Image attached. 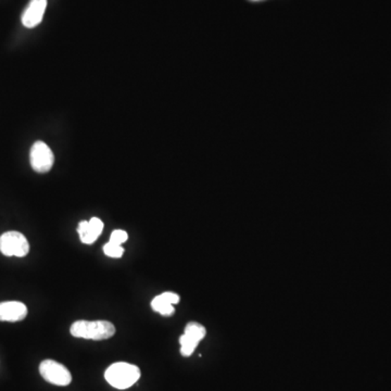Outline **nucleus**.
<instances>
[{
  "mask_svg": "<svg viewBox=\"0 0 391 391\" xmlns=\"http://www.w3.org/2000/svg\"><path fill=\"white\" fill-rule=\"evenodd\" d=\"M27 316L25 304L19 302H7L0 304V321L1 322H20Z\"/></svg>",
  "mask_w": 391,
  "mask_h": 391,
  "instance_id": "9",
  "label": "nucleus"
},
{
  "mask_svg": "<svg viewBox=\"0 0 391 391\" xmlns=\"http://www.w3.org/2000/svg\"><path fill=\"white\" fill-rule=\"evenodd\" d=\"M39 373L46 382L56 386H68L72 382L70 371L61 363L54 360L43 361L39 365Z\"/></svg>",
  "mask_w": 391,
  "mask_h": 391,
  "instance_id": "4",
  "label": "nucleus"
},
{
  "mask_svg": "<svg viewBox=\"0 0 391 391\" xmlns=\"http://www.w3.org/2000/svg\"><path fill=\"white\" fill-rule=\"evenodd\" d=\"M47 8V0H31L22 15V23L27 29H33L43 21Z\"/></svg>",
  "mask_w": 391,
  "mask_h": 391,
  "instance_id": "7",
  "label": "nucleus"
},
{
  "mask_svg": "<svg viewBox=\"0 0 391 391\" xmlns=\"http://www.w3.org/2000/svg\"><path fill=\"white\" fill-rule=\"evenodd\" d=\"M0 252L6 256H25L30 252V244L19 232H4L0 236Z\"/></svg>",
  "mask_w": 391,
  "mask_h": 391,
  "instance_id": "3",
  "label": "nucleus"
},
{
  "mask_svg": "<svg viewBox=\"0 0 391 391\" xmlns=\"http://www.w3.org/2000/svg\"><path fill=\"white\" fill-rule=\"evenodd\" d=\"M104 252L106 256H111V258H121L124 254V248L121 244L109 242L104 244Z\"/></svg>",
  "mask_w": 391,
  "mask_h": 391,
  "instance_id": "11",
  "label": "nucleus"
},
{
  "mask_svg": "<svg viewBox=\"0 0 391 391\" xmlns=\"http://www.w3.org/2000/svg\"><path fill=\"white\" fill-rule=\"evenodd\" d=\"M206 328L199 323L190 322L186 325L185 333L180 336V354L184 356H190L194 349L206 336Z\"/></svg>",
  "mask_w": 391,
  "mask_h": 391,
  "instance_id": "6",
  "label": "nucleus"
},
{
  "mask_svg": "<svg viewBox=\"0 0 391 391\" xmlns=\"http://www.w3.org/2000/svg\"><path fill=\"white\" fill-rule=\"evenodd\" d=\"M151 308L152 310L159 312L163 316H173L174 312H175L173 304H168L161 294L154 298L151 302Z\"/></svg>",
  "mask_w": 391,
  "mask_h": 391,
  "instance_id": "10",
  "label": "nucleus"
},
{
  "mask_svg": "<svg viewBox=\"0 0 391 391\" xmlns=\"http://www.w3.org/2000/svg\"><path fill=\"white\" fill-rule=\"evenodd\" d=\"M128 232L125 230H116L112 232L111 236H110V242L122 246V244L128 240Z\"/></svg>",
  "mask_w": 391,
  "mask_h": 391,
  "instance_id": "12",
  "label": "nucleus"
},
{
  "mask_svg": "<svg viewBox=\"0 0 391 391\" xmlns=\"http://www.w3.org/2000/svg\"><path fill=\"white\" fill-rule=\"evenodd\" d=\"M30 161L34 171L37 173H46L51 170L55 162V156L46 142L38 140L32 146Z\"/></svg>",
  "mask_w": 391,
  "mask_h": 391,
  "instance_id": "5",
  "label": "nucleus"
},
{
  "mask_svg": "<svg viewBox=\"0 0 391 391\" xmlns=\"http://www.w3.org/2000/svg\"><path fill=\"white\" fill-rule=\"evenodd\" d=\"M70 332L76 338L106 340L116 334V328L108 321H76Z\"/></svg>",
  "mask_w": 391,
  "mask_h": 391,
  "instance_id": "1",
  "label": "nucleus"
},
{
  "mask_svg": "<svg viewBox=\"0 0 391 391\" xmlns=\"http://www.w3.org/2000/svg\"><path fill=\"white\" fill-rule=\"evenodd\" d=\"M161 296L163 297L164 299H166V302H168V304H176L180 302V296H178V294H174V292H163V294H161Z\"/></svg>",
  "mask_w": 391,
  "mask_h": 391,
  "instance_id": "13",
  "label": "nucleus"
},
{
  "mask_svg": "<svg viewBox=\"0 0 391 391\" xmlns=\"http://www.w3.org/2000/svg\"><path fill=\"white\" fill-rule=\"evenodd\" d=\"M102 230H104V223L98 218H92L89 221H82L77 226V232L82 242L86 244H92L95 242L101 234Z\"/></svg>",
  "mask_w": 391,
  "mask_h": 391,
  "instance_id": "8",
  "label": "nucleus"
},
{
  "mask_svg": "<svg viewBox=\"0 0 391 391\" xmlns=\"http://www.w3.org/2000/svg\"><path fill=\"white\" fill-rule=\"evenodd\" d=\"M106 380L116 389H128L140 378V370L136 365L119 362L110 365L104 373Z\"/></svg>",
  "mask_w": 391,
  "mask_h": 391,
  "instance_id": "2",
  "label": "nucleus"
}]
</instances>
